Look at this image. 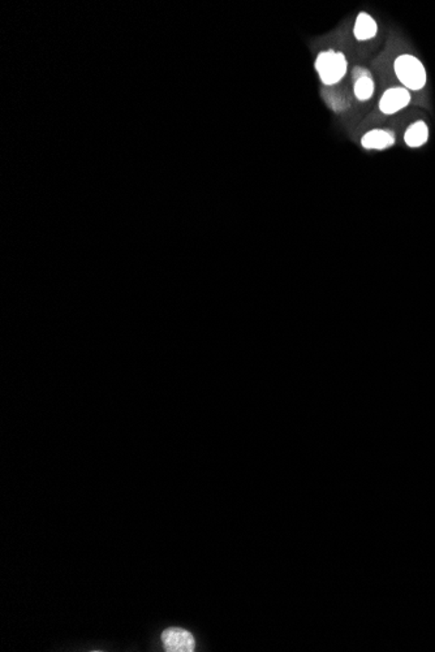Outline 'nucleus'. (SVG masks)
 I'll use <instances>...</instances> for the list:
<instances>
[{
	"mask_svg": "<svg viewBox=\"0 0 435 652\" xmlns=\"http://www.w3.org/2000/svg\"><path fill=\"white\" fill-rule=\"evenodd\" d=\"M395 74L399 81L403 84V87L408 90H421L426 85L427 76L424 64L421 63L416 56L404 53L398 56L393 64Z\"/></svg>",
	"mask_w": 435,
	"mask_h": 652,
	"instance_id": "f257e3e1",
	"label": "nucleus"
},
{
	"mask_svg": "<svg viewBox=\"0 0 435 652\" xmlns=\"http://www.w3.org/2000/svg\"><path fill=\"white\" fill-rule=\"evenodd\" d=\"M316 71L321 81L327 86L338 84L347 74V60L341 53H335L334 50L319 53L316 60Z\"/></svg>",
	"mask_w": 435,
	"mask_h": 652,
	"instance_id": "f03ea898",
	"label": "nucleus"
},
{
	"mask_svg": "<svg viewBox=\"0 0 435 652\" xmlns=\"http://www.w3.org/2000/svg\"><path fill=\"white\" fill-rule=\"evenodd\" d=\"M164 650L169 652H191L196 649V641L191 633L180 628H170L162 633Z\"/></svg>",
	"mask_w": 435,
	"mask_h": 652,
	"instance_id": "7ed1b4c3",
	"label": "nucleus"
},
{
	"mask_svg": "<svg viewBox=\"0 0 435 652\" xmlns=\"http://www.w3.org/2000/svg\"><path fill=\"white\" fill-rule=\"evenodd\" d=\"M411 102L409 90L405 87H391L384 92L379 101V110L386 115H393L402 111Z\"/></svg>",
	"mask_w": 435,
	"mask_h": 652,
	"instance_id": "20e7f679",
	"label": "nucleus"
},
{
	"mask_svg": "<svg viewBox=\"0 0 435 652\" xmlns=\"http://www.w3.org/2000/svg\"><path fill=\"white\" fill-rule=\"evenodd\" d=\"M395 142V133L389 129H373L361 139V145L368 150H386L393 146Z\"/></svg>",
	"mask_w": 435,
	"mask_h": 652,
	"instance_id": "39448f33",
	"label": "nucleus"
},
{
	"mask_svg": "<svg viewBox=\"0 0 435 652\" xmlns=\"http://www.w3.org/2000/svg\"><path fill=\"white\" fill-rule=\"evenodd\" d=\"M429 139V128L425 121H416L408 126L404 135V141L409 148H421Z\"/></svg>",
	"mask_w": 435,
	"mask_h": 652,
	"instance_id": "423d86ee",
	"label": "nucleus"
},
{
	"mask_svg": "<svg viewBox=\"0 0 435 652\" xmlns=\"http://www.w3.org/2000/svg\"><path fill=\"white\" fill-rule=\"evenodd\" d=\"M378 31L377 22L366 12H361L355 25V37L357 41H368L375 37Z\"/></svg>",
	"mask_w": 435,
	"mask_h": 652,
	"instance_id": "0eeeda50",
	"label": "nucleus"
},
{
	"mask_svg": "<svg viewBox=\"0 0 435 652\" xmlns=\"http://www.w3.org/2000/svg\"><path fill=\"white\" fill-rule=\"evenodd\" d=\"M374 94L373 77H362L355 83V95L359 101H369Z\"/></svg>",
	"mask_w": 435,
	"mask_h": 652,
	"instance_id": "6e6552de",
	"label": "nucleus"
},
{
	"mask_svg": "<svg viewBox=\"0 0 435 652\" xmlns=\"http://www.w3.org/2000/svg\"><path fill=\"white\" fill-rule=\"evenodd\" d=\"M362 77H373V76L368 69H365V68H362V67H356V68L353 69V78H355V81L360 80Z\"/></svg>",
	"mask_w": 435,
	"mask_h": 652,
	"instance_id": "1a4fd4ad",
	"label": "nucleus"
}]
</instances>
